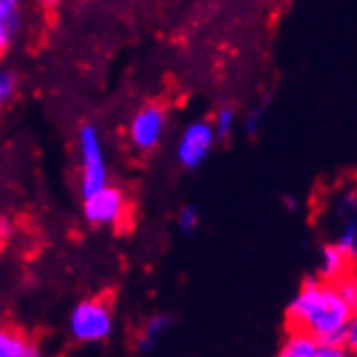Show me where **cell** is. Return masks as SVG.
Returning a JSON list of instances; mask_svg holds the SVG:
<instances>
[{"label":"cell","mask_w":357,"mask_h":357,"mask_svg":"<svg viewBox=\"0 0 357 357\" xmlns=\"http://www.w3.org/2000/svg\"><path fill=\"white\" fill-rule=\"evenodd\" d=\"M353 307L338 295L331 284L321 278H305L299 295L286 312L288 329H301L321 340L325 333L347 325L353 317Z\"/></svg>","instance_id":"cell-1"},{"label":"cell","mask_w":357,"mask_h":357,"mask_svg":"<svg viewBox=\"0 0 357 357\" xmlns=\"http://www.w3.org/2000/svg\"><path fill=\"white\" fill-rule=\"evenodd\" d=\"M70 333L76 342L96 344L113 333V307L107 299L80 301L70 314Z\"/></svg>","instance_id":"cell-2"},{"label":"cell","mask_w":357,"mask_h":357,"mask_svg":"<svg viewBox=\"0 0 357 357\" xmlns=\"http://www.w3.org/2000/svg\"><path fill=\"white\" fill-rule=\"evenodd\" d=\"M78 160H80V193L82 197L109 184V165L100 132L93 123H85L78 132Z\"/></svg>","instance_id":"cell-3"},{"label":"cell","mask_w":357,"mask_h":357,"mask_svg":"<svg viewBox=\"0 0 357 357\" xmlns=\"http://www.w3.org/2000/svg\"><path fill=\"white\" fill-rule=\"evenodd\" d=\"M215 141H217V132L210 121L197 119L193 123H188L178 139V148H176L178 162L184 169L191 172L197 169V167L206 162L210 152H213Z\"/></svg>","instance_id":"cell-4"},{"label":"cell","mask_w":357,"mask_h":357,"mask_svg":"<svg viewBox=\"0 0 357 357\" xmlns=\"http://www.w3.org/2000/svg\"><path fill=\"white\" fill-rule=\"evenodd\" d=\"M165 130L167 111L158 102H150L141 107L128 123V137L135 148L141 152H152L154 148H158L165 137Z\"/></svg>","instance_id":"cell-5"},{"label":"cell","mask_w":357,"mask_h":357,"mask_svg":"<svg viewBox=\"0 0 357 357\" xmlns=\"http://www.w3.org/2000/svg\"><path fill=\"white\" fill-rule=\"evenodd\" d=\"M82 215L91 225H117L126 215V197L117 186H102L82 197Z\"/></svg>","instance_id":"cell-6"},{"label":"cell","mask_w":357,"mask_h":357,"mask_svg":"<svg viewBox=\"0 0 357 357\" xmlns=\"http://www.w3.org/2000/svg\"><path fill=\"white\" fill-rule=\"evenodd\" d=\"M355 264L338 245H325L323 247V264L319 271V278L325 284H333L335 280H340L347 273L355 271Z\"/></svg>","instance_id":"cell-7"},{"label":"cell","mask_w":357,"mask_h":357,"mask_svg":"<svg viewBox=\"0 0 357 357\" xmlns=\"http://www.w3.org/2000/svg\"><path fill=\"white\" fill-rule=\"evenodd\" d=\"M39 355L33 340L22 331L11 327H0V357H35Z\"/></svg>","instance_id":"cell-8"},{"label":"cell","mask_w":357,"mask_h":357,"mask_svg":"<svg viewBox=\"0 0 357 357\" xmlns=\"http://www.w3.org/2000/svg\"><path fill=\"white\" fill-rule=\"evenodd\" d=\"M319 340L301 329H288V338L284 340L280 355L282 357H317Z\"/></svg>","instance_id":"cell-9"},{"label":"cell","mask_w":357,"mask_h":357,"mask_svg":"<svg viewBox=\"0 0 357 357\" xmlns=\"http://www.w3.org/2000/svg\"><path fill=\"white\" fill-rule=\"evenodd\" d=\"M169 327H172V319L167 317V314H154V317L148 323H145V327L139 333V340H137L139 349L141 351L154 349L162 335L169 331Z\"/></svg>","instance_id":"cell-10"},{"label":"cell","mask_w":357,"mask_h":357,"mask_svg":"<svg viewBox=\"0 0 357 357\" xmlns=\"http://www.w3.org/2000/svg\"><path fill=\"white\" fill-rule=\"evenodd\" d=\"M234 121H236V113H234V109H229V107H223L219 113H217V117H215V121H213V128H215V132H217V137H229L232 135V128H234Z\"/></svg>","instance_id":"cell-11"},{"label":"cell","mask_w":357,"mask_h":357,"mask_svg":"<svg viewBox=\"0 0 357 357\" xmlns=\"http://www.w3.org/2000/svg\"><path fill=\"white\" fill-rule=\"evenodd\" d=\"M17 91V78L11 70L0 68V107L7 102H11V98Z\"/></svg>","instance_id":"cell-12"},{"label":"cell","mask_w":357,"mask_h":357,"mask_svg":"<svg viewBox=\"0 0 357 357\" xmlns=\"http://www.w3.org/2000/svg\"><path fill=\"white\" fill-rule=\"evenodd\" d=\"M335 245H338L353 262H357V225H355V221H351L347 225L344 234L340 236V241L335 243Z\"/></svg>","instance_id":"cell-13"},{"label":"cell","mask_w":357,"mask_h":357,"mask_svg":"<svg viewBox=\"0 0 357 357\" xmlns=\"http://www.w3.org/2000/svg\"><path fill=\"white\" fill-rule=\"evenodd\" d=\"M178 225L182 232H195L199 225V213L193 206H184L178 213Z\"/></svg>","instance_id":"cell-14"},{"label":"cell","mask_w":357,"mask_h":357,"mask_svg":"<svg viewBox=\"0 0 357 357\" xmlns=\"http://www.w3.org/2000/svg\"><path fill=\"white\" fill-rule=\"evenodd\" d=\"M0 20L17 26L20 22V0H0Z\"/></svg>","instance_id":"cell-15"},{"label":"cell","mask_w":357,"mask_h":357,"mask_svg":"<svg viewBox=\"0 0 357 357\" xmlns=\"http://www.w3.org/2000/svg\"><path fill=\"white\" fill-rule=\"evenodd\" d=\"M15 31H17V26H15V24L5 22V20H0V56H3V54L9 50Z\"/></svg>","instance_id":"cell-16"},{"label":"cell","mask_w":357,"mask_h":357,"mask_svg":"<svg viewBox=\"0 0 357 357\" xmlns=\"http://www.w3.org/2000/svg\"><path fill=\"white\" fill-rule=\"evenodd\" d=\"M347 353L357 355V314H353L349 321V331H347Z\"/></svg>","instance_id":"cell-17"},{"label":"cell","mask_w":357,"mask_h":357,"mask_svg":"<svg viewBox=\"0 0 357 357\" xmlns=\"http://www.w3.org/2000/svg\"><path fill=\"white\" fill-rule=\"evenodd\" d=\"M353 312L357 314V299H355V307H353Z\"/></svg>","instance_id":"cell-18"}]
</instances>
